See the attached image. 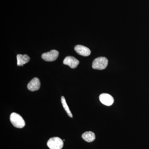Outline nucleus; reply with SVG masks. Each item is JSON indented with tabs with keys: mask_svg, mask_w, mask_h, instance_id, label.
Returning <instances> with one entry per match:
<instances>
[{
	"mask_svg": "<svg viewBox=\"0 0 149 149\" xmlns=\"http://www.w3.org/2000/svg\"><path fill=\"white\" fill-rule=\"evenodd\" d=\"M10 119L13 125L17 128H22L25 126V121L21 116L18 113H12L10 114Z\"/></svg>",
	"mask_w": 149,
	"mask_h": 149,
	"instance_id": "nucleus-1",
	"label": "nucleus"
},
{
	"mask_svg": "<svg viewBox=\"0 0 149 149\" xmlns=\"http://www.w3.org/2000/svg\"><path fill=\"white\" fill-rule=\"evenodd\" d=\"M108 64V60L104 57L97 58L93 61L92 67L94 69L102 70L106 68Z\"/></svg>",
	"mask_w": 149,
	"mask_h": 149,
	"instance_id": "nucleus-2",
	"label": "nucleus"
},
{
	"mask_svg": "<svg viewBox=\"0 0 149 149\" xmlns=\"http://www.w3.org/2000/svg\"><path fill=\"white\" fill-rule=\"evenodd\" d=\"M47 145L50 149H61L63 147V142L58 137H53L49 139Z\"/></svg>",
	"mask_w": 149,
	"mask_h": 149,
	"instance_id": "nucleus-3",
	"label": "nucleus"
},
{
	"mask_svg": "<svg viewBox=\"0 0 149 149\" xmlns=\"http://www.w3.org/2000/svg\"><path fill=\"white\" fill-rule=\"evenodd\" d=\"M59 52L56 50H52L49 52L43 54L42 58L45 61L51 62L56 60L58 57Z\"/></svg>",
	"mask_w": 149,
	"mask_h": 149,
	"instance_id": "nucleus-4",
	"label": "nucleus"
},
{
	"mask_svg": "<svg viewBox=\"0 0 149 149\" xmlns=\"http://www.w3.org/2000/svg\"><path fill=\"white\" fill-rule=\"evenodd\" d=\"M99 99L102 104L107 106L111 105L114 102L113 98L111 95L107 93H103L100 95Z\"/></svg>",
	"mask_w": 149,
	"mask_h": 149,
	"instance_id": "nucleus-5",
	"label": "nucleus"
},
{
	"mask_svg": "<svg viewBox=\"0 0 149 149\" xmlns=\"http://www.w3.org/2000/svg\"><path fill=\"white\" fill-rule=\"evenodd\" d=\"M63 63L68 65L70 68L74 69L76 68L79 64V61L74 57L68 56L65 58Z\"/></svg>",
	"mask_w": 149,
	"mask_h": 149,
	"instance_id": "nucleus-6",
	"label": "nucleus"
},
{
	"mask_svg": "<svg viewBox=\"0 0 149 149\" xmlns=\"http://www.w3.org/2000/svg\"><path fill=\"white\" fill-rule=\"evenodd\" d=\"M74 49L77 54L83 56H88L91 54L90 49L85 46L77 45L75 46Z\"/></svg>",
	"mask_w": 149,
	"mask_h": 149,
	"instance_id": "nucleus-7",
	"label": "nucleus"
},
{
	"mask_svg": "<svg viewBox=\"0 0 149 149\" xmlns=\"http://www.w3.org/2000/svg\"><path fill=\"white\" fill-rule=\"evenodd\" d=\"M40 80L37 77L33 78L27 85V88L29 91L33 92L37 91L40 89Z\"/></svg>",
	"mask_w": 149,
	"mask_h": 149,
	"instance_id": "nucleus-8",
	"label": "nucleus"
},
{
	"mask_svg": "<svg viewBox=\"0 0 149 149\" xmlns=\"http://www.w3.org/2000/svg\"><path fill=\"white\" fill-rule=\"evenodd\" d=\"M17 65L19 66H23L30 60V58L26 54H18L17 56Z\"/></svg>",
	"mask_w": 149,
	"mask_h": 149,
	"instance_id": "nucleus-9",
	"label": "nucleus"
},
{
	"mask_svg": "<svg viewBox=\"0 0 149 149\" xmlns=\"http://www.w3.org/2000/svg\"><path fill=\"white\" fill-rule=\"evenodd\" d=\"M82 139L88 143L93 142L95 139V133L91 131H88L83 133L82 135Z\"/></svg>",
	"mask_w": 149,
	"mask_h": 149,
	"instance_id": "nucleus-10",
	"label": "nucleus"
},
{
	"mask_svg": "<svg viewBox=\"0 0 149 149\" xmlns=\"http://www.w3.org/2000/svg\"><path fill=\"white\" fill-rule=\"evenodd\" d=\"M61 101L63 106L65 110L66 111L68 115V116L69 117L72 118V113H71V111H70V110L69 109V107H68V105L67 104L66 100H65V98L63 96H62L61 97Z\"/></svg>",
	"mask_w": 149,
	"mask_h": 149,
	"instance_id": "nucleus-11",
	"label": "nucleus"
}]
</instances>
